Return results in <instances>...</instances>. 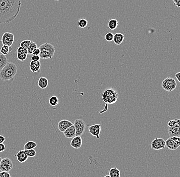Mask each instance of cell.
I'll return each instance as SVG.
<instances>
[{"mask_svg":"<svg viewBox=\"0 0 180 177\" xmlns=\"http://www.w3.org/2000/svg\"><path fill=\"white\" fill-rule=\"evenodd\" d=\"M49 102L51 106L52 107H55L58 106L59 104V99L56 96H53L50 97Z\"/></svg>","mask_w":180,"mask_h":177,"instance_id":"obj_24","label":"cell"},{"mask_svg":"<svg viewBox=\"0 0 180 177\" xmlns=\"http://www.w3.org/2000/svg\"><path fill=\"white\" fill-rule=\"evenodd\" d=\"M2 158H1V157L0 156V164H1V161H2Z\"/></svg>","mask_w":180,"mask_h":177,"instance_id":"obj_42","label":"cell"},{"mask_svg":"<svg viewBox=\"0 0 180 177\" xmlns=\"http://www.w3.org/2000/svg\"><path fill=\"white\" fill-rule=\"evenodd\" d=\"M48 80L47 78L42 76L39 78V81H38V85L40 88L45 89L46 88L48 85Z\"/></svg>","mask_w":180,"mask_h":177,"instance_id":"obj_19","label":"cell"},{"mask_svg":"<svg viewBox=\"0 0 180 177\" xmlns=\"http://www.w3.org/2000/svg\"><path fill=\"white\" fill-rule=\"evenodd\" d=\"M37 44L35 42L32 41L31 43H30L29 46L27 49V52H28V55H32L33 51H34L36 48H37Z\"/></svg>","mask_w":180,"mask_h":177,"instance_id":"obj_25","label":"cell"},{"mask_svg":"<svg viewBox=\"0 0 180 177\" xmlns=\"http://www.w3.org/2000/svg\"><path fill=\"white\" fill-rule=\"evenodd\" d=\"M17 53H24V54H26L28 55V52H27V49H26L23 48L22 47H20L17 48Z\"/></svg>","mask_w":180,"mask_h":177,"instance_id":"obj_33","label":"cell"},{"mask_svg":"<svg viewBox=\"0 0 180 177\" xmlns=\"http://www.w3.org/2000/svg\"><path fill=\"white\" fill-rule=\"evenodd\" d=\"M101 126L100 124H94L88 126V132L91 135L96 138H100V134L101 133Z\"/></svg>","mask_w":180,"mask_h":177,"instance_id":"obj_11","label":"cell"},{"mask_svg":"<svg viewBox=\"0 0 180 177\" xmlns=\"http://www.w3.org/2000/svg\"><path fill=\"white\" fill-rule=\"evenodd\" d=\"M162 87L167 92H171L175 89L177 84L176 81L172 77H167L163 80L162 82Z\"/></svg>","mask_w":180,"mask_h":177,"instance_id":"obj_5","label":"cell"},{"mask_svg":"<svg viewBox=\"0 0 180 177\" xmlns=\"http://www.w3.org/2000/svg\"><path fill=\"white\" fill-rule=\"evenodd\" d=\"M17 67L16 64L8 62L0 71V78L3 81H9L16 76Z\"/></svg>","mask_w":180,"mask_h":177,"instance_id":"obj_2","label":"cell"},{"mask_svg":"<svg viewBox=\"0 0 180 177\" xmlns=\"http://www.w3.org/2000/svg\"><path fill=\"white\" fill-rule=\"evenodd\" d=\"M73 125L74 126L76 136H81L84 134L85 132L86 125L84 121L82 119L75 120Z\"/></svg>","mask_w":180,"mask_h":177,"instance_id":"obj_6","label":"cell"},{"mask_svg":"<svg viewBox=\"0 0 180 177\" xmlns=\"http://www.w3.org/2000/svg\"><path fill=\"white\" fill-rule=\"evenodd\" d=\"M28 157H34L36 155V152L34 149H27L25 150Z\"/></svg>","mask_w":180,"mask_h":177,"instance_id":"obj_30","label":"cell"},{"mask_svg":"<svg viewBox=\"0 0 180 177\" xmlns=\"http://www.w3.org/2000/svg\"><path fill=\"white\" fill-rule=\"evenodd\" d=\"M21 0H0V24H9L20 11Z\"/></svg>","mask_w":180,"mask_h":177,"instance_id":"obj_1","label":"cell"},{"mask_svg":"<svg viewBox=\"0 0 180 177\" xmlns=\"http://www.w3.org/2000/svg\"><path fill=\"white\" fill-rule=\"evenodd\" d=\"M82 143V138H81V136H76L72 139L71 142H70V145L74 149H78L81 147Z\"/></svg>","mask_w":180,"mask_h":177,"instance_id":"obj_13","label":"cell"},{"mask_svg":"<svg viewBox=\"0 0 180 177\" xmlns=\"http://www.w3.org/2000/svg\"><path fill=\"white\" fill-rule=\"evenodd\" d=\"M180 145V137H170L165 141V147L171 150L177 149Z\"/></svg>","mask_w":180,"mask_h":177,"instance_id":"obj_7","label":"cell"},{"mask_svg":"<svg viewBox=\"0 0 180 177\" xmlns=\"http://www.w3.org/2000/svg\"><path fill=\"white\" fill-rule=\"evenodd\" d=\"M88 24V21L85 19H81L78 22V26L81 28H84L86 27Z\"/></svg>","mask_w":180,"mask_h":177,"instance_id":"obj_29","label":"cell"},{"mask_svg":"<svg viewBox=\"0 0 180 177\" xmlns=\"http://www.w3.org/2000/svg\"><path fill=\"white\" fill-rule=\"evenodd\" d=\"M109 175L111 177H120L121 173L119 169L117 168H113L110 169Z\"/></svg>","mask_w":180,"mask_h":177,"instance_id":"obj_20","label":"cell"},{"mask_svg":"<svg viewBox=\"0 0 180 177\" xmlns=\"http://www.w3.org/2000/svg\"><path fill=\"white\" fill-rule=\"evenodd\" d=\"M37 146V143L36 142L32 141H30L27 142L25 143L24 146V150L27 149H34Z\"/></svg>","mask_w":180,"mask_h":177,"instance_id":"obj_22","label":"cell"},{"mask_svg":"<svg viewBox=\"0 0 180 177\" xmlns=\"http://www.w3.org/2000/svg\"><path fill=\"white\" fill-rule=\"evenodd\" d=\"M63 133H64V136L67 138H73L75 136H76L75 130L74 125L71 126Z\"/></svg>","mask_w":180,"mask_h":177,"instance_id":"obj_16","label":"cell"},{"mask_svg":"<svg viewBox=\"0 0 180 177\" xmlns=\"http://www.w3.org/2000/svg\"><path fill=\"white\" fill-rule=\"evenodd\" d=\"M118 25V21L116 19H111L109 21V23H108V26L109 28L111 30H115L117 28Z\"/></svg>","mask_w":180,"mask_h":177,"instance_id":"obj_23","label":"cell"},{"mask_svg":"<svg viewBox=\"0 0 180 177\" xmlns=\"http://www.w3.org/2000/svg\"><path fill=\"white\" fill-rule=\"evenodd\" d=\"M39 54H40V50L39 49V48H36L32 53V55H39Z\"/></svg>","mask_w":180,"mask_h":177,"instance_id":"obj_36","label":"cell"},{"mask_svg":"<svg viewBox=\"0 0 180 177\" xmlns=\"http://www.w3.org/2000/svg\"><path fill=\"white\" fill-rule=\"evenodd\" d=\"M31 42H32V41L29 40H23L21 43L20 47H23V48H24L27 49L30 45V43H31Z\"/></svg>","mask_w":180,"mask_h":177,"instance_id":"obj_28","label":"cell"},{"mask_svg":"<svg viewBox=\"0 0 180 177\" xmlns=\"http://www.w3.org/2000/svg\"><path fill=\"white\" fill-rule=\"evenodd\" d=\"M17 59L19 61H24L27 59V55L26 54H24V53H17Z\"/></svg>","mask_w":180,"mask_h":177,"instance_id":"obj_31","label":"cell"},{"mask_svg":"<svg viewBox=\"0 0 180 177\" xmlns=\"http://www.w3.org/2000/svg\"><path fill=\"white\" fill-rule=\"evenodd\" d=\"M124 39V36L120 33H117L114 34L113 41L117 45H120L122 43Z\"/></svg>","mask_w":180,"mask_h":177,"instance_id":"obj_18","label":"cell"},{"mask_svg":"<svg viewBox=\"0 0 180 177\" xmlns=\"http://www.w3.org/2000/svg\"><path fill=\"white\" fill-rule=\"evenodd\" d=\"M8 62V58L6 56L2 54L0 55V71Z\"/></svg>","mask_w":180,"mask_h":177,"instance_id":"obj_21","label":"cell"},{"mask_svg":"<svg viewBox=\"0 0 180 177\" xmlns=\"http://www.w3.org/2000/svg\"><path fill=\"white\" fill-rule=\"evenodd\" d=\"M40 67H41V64H40V61L35 62V61H31L30 63V69L33 73H36L39 71L40 69Z\"/></svg>","mask_w":180,"mask_h":177,"instance_id":"obj_17","label":"cell"},{"mask_svg":"<svg viewBox=\"0 0 180 177\" xmlns=\"http://www.w3.org/2000/svg\"><path fill=\"white\" fill-rule=\"evenodd\" d=\"M102 96L103 101L106 104H114L118 100V93L114 88H107L103 92Z\"/></svg>","mask_w":180,"mask_h":177,"instance_id":"obj_4","label":"cell"},{"mask_svg":"<svg viewBox=\"0 0 180 177\" xmlns=\"http://www.w3.org/2000/svg\"><path fill=\"white\" fill-rule=\"evenodd\" d=\"M0 177H11V175L9 172L1 171L0 172Z\"/></svg>","mask_w":180,"mask_h":177,"instance_id":"obj_34","label":"cell"},{"mask_svg":"<svg viewBox=\"0 0 180 177\" xmlns=\"http://www.w3.org/2000/svg\"><path fill=\"white\" fill-rule=\"evenodd\" d=\"M40 58L39 55H32V56H31V61L37 62V61H40Z\"/></svg>","mask_w":180,"mask_h":177,"instance_id":"obj_35","label":"cell"},{"mask_svg":"<svg viewBox=\"0 0 180 177\" xmlns=\"http://www.w3.org/2000/svg\"><path fill=\"white\" fill-rule=\"evenodd\" d=\"M6 149V146L3 143L0 144V153L3 152Z\"/></svg>","mask_w":180,"mask_h":177,"instance_id":"obj_37","label":"cell"},{"mask_svg":"<svg viewBox=\"0 0 180 177\" xmlns=\"http://www.w3.org/2000/svg\"><path fill=\"white\" fill-rule=\"evenodd\" d=\"M104 177H111L109 175H105Z\"/></svg>","mask_w":180,"mask_h":177,"instance_id":"obj_41","label":"cell"},{"mask_svg":"<svg viewBox=\"0 0 180 177\" xmlns=\"http://www.w3.org/2000/svg\"><path fill=\"white\" fill-rule=\"evenodd\" d=\"M54 1H60V0H54Z\"/></svg>","mask_w":180,"mask_h":177,"instance_id":"obj_43","label":"cell"},{"mask_svg":"<svg viewBox=\"0 0 180 177\" xmlns=\"http://www.w3.org/2000/svg\"><path fill=\"white\" fill-rule=\"evenodd\" d=\"M168 133L170 137H180V126H175L172 127L168 126Z\"/></svg>","mask_w":180,"mask_h":177,"instance_id":"obj_14","label":"cell"},{"mask_svg":"<svg viewBox=\"0 0 180 177\" xmlns=\"http://www.w3.org/2000/svg\"><path fill=\"white\" fill-rule=\"evenodd\" d=\"M5 140H6V138L5 137H4L3 136L0 135V144L3 143Z\"/></svg>","mask_w":180,"mask_h":177,"instance_id":"obj_39","label":"cell"},{"mask_svg":"<svg viewBox=\"0 0 180 177\" xmlns=\"http://www.w3.org/2000/svg\"><path fill=\"white\" fill-rule=\"evenodd\" d=\"M40 50L39 56L43 59H50L53 58L55 52L54 46L51 43H43L39 48Z\"/></svg>","mask_w":180,"mask_h":177,"instance_id":"obj_3","label":"cell"},{"mask_svg":"<svg viewBox=\"0 0 180 177\" xmlns=\"http://www.w3.org/2000/svg\"><path fill=\"white\" fill-rule=\"evenodd\" d=\"M15 156L17 157V161L20 163L25 162L27 161L28 159V156L25 150H21L19 151L17 154L15 155Z\"/></svg>","mask_w":180,"mask_h":177,"instance_id":"obj_15","label":"cell"},{"mask_svg":"<svg viewBox=\"0 0 180 177\" xmlns=\"http://www.w3.org/2000/svg\"><path fill=\"white\" fill-rule=\"evenodd\" d=\"M14 41V34L10 32H5L2 36L1 42L3 45L11 47Z\"/></svg>","mask_w":180,"mask_h":177,"instance_id":"obj_9","label":"cell"},{"mask_svg":"<svg viewBox=\"0 0 180 177\" xmlns=\"http://www.w3.org/2000/svg\"><path fill=\"white\" fill-rule=\"evenodd\" d=\"M175 77L177 78V80L178 81V82H180V72H178L175 74Z\"/></svg>","mask_w":180,"mask_h":177,"instance_id":"obj_40","label":"cell"},{"mask_svg":"<svg viewBox=\"0 0 180 177\" xmlns=\"http://www.w3.org/2000/svg\"><path fill=\"white\" fill-rule=\"evenodd\" d=\"M73 125V123L71 121L68 120L64 119L59 121V122L58 123V127L60 132H64Z\"/></svg>","mask_w":180,"mask_h":177,"instance_id":"obj_12","label":"cell"},{"mask_svg":"<svg viewBox=\"0 0 180 177\" xmlns=\"http://www.w3.org/2000/svg\"><path fill=\"white\" fill-rule=\"evenodd\" d=\"M151 148L153 150H160L165 147V141L162 138H156L151 142Z\"/></svg>","mask_w":180,"mask_h":177,"instance_id":"obj_10","label":"cell"},{"mask_svg":"<svg viewBox=\"0 0 180 177\" xmlns=\"http://www.w3.org/2000/svg\"><path fill=\"white\" fill-rule=\"evenodd\" d=\"M13 162L9 158L3 159L0 164V171H1L9 172L13 169Z\"/></svg>","mask_w":180,"mask_h":177,"instance_id":"obj_8","label":"cell"},{"mask_svg":"<svg viewBox=\"0 0 180 177\" xmlns=\"http://www.w3.org/2000/svg\"><path fill=\"white\" fill-rule=\"evenodd\" d=\"M114 34L111 32H108L105 36L106 40L107 42H112L113 40Z\"/></svg>","mask_w":180,"mask_h":177,"instance_id":"obj_32","label":"cell"},{"mask_svg":"<svg viewBox=\"0 0 180 177\" xmlns=\"http://www.w3.org/2000/svg\"><path fill=\"white\" fill-rule=\"evenodd\" d=\"M180 126V120L178 119H175L169 121L167 123V126L172 127L174 126Z\"/></svg>","mask_w":180,"mask_h":177,"instance_id":"obj_27","label":"cell"},{"mask_svg":"<svg viewBox=\"0 0 180 177\" xmlns=\"http://www.w3.org/2000/svg\"><path fill=\"white\" fill-rule=\"evenodd\" d=\"M11 47H9L7 46L3 45L0 49V52L2 55H6L9 53L10 51V48Z\"/></svg>","mask_w":180,"mask_h":177,"instance_id":"obj_26","label":"cell"},{"mask_svg":"<svg viewBox=\"0 0 180 177\" xmlns=\"http://www.w3.org/2000/svg\"><path fill=\"white\" fill-rule=\"evenodd\" d=\"M174 4L177 7H180V0H174Z\"/></svg>","mask_w":180,"mask_h":177,"instance_id":"obj_38","label":"cell"}]
</instances>
